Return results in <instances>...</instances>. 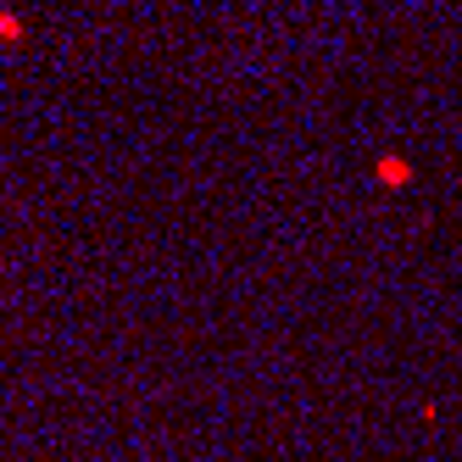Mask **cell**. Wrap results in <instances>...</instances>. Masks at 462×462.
<instances>
[{
	"instance_id": "cell-2",
	"label": "cell",
	"mask_w": 462,
	"mask_h": 462,
	"mask_svg": "<svg viewBox=\"0 0 462 462\" xmlns=\"http://www.w3.org/2000/svg\"><path fill=\"white\" fill-rule=\"evenodd\" d=\"M23 34H28V28H23V17H17V12H0V45H17Z\"/></svg>"
},
{
	"instance_id": "cell-1",
	"label": "cell",
	"mask_w": 462,
	"mask_h": 462,
	"mask_svg": "<svg viewBox=\"0 0 462 462\" xmlns=\"http://www.w3.org/2000/svg\"><path fill=\"white\" fill-rule=\"evenodd\" d=\"M373 179H379L385 190H407V184H412V162L390 151V156H379V167H373Z\"/></svg>"
}]
</instances>
